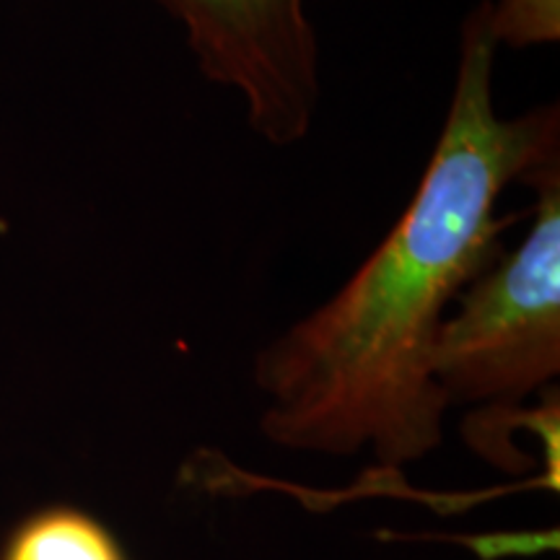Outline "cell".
<instances>
[{
    "label": "cell",
    "instance_id": "1",
    "mask_svg": "<svg viewBox=\"0 0 560 560\" xmlns=\"http://www.w3.org/2000/svg\"><path fill=\"white\" fill-rule=\"evenodd\" d=\"M490 0L470 13L450 112L410 206L332 299L257 355L262 433L296 452L371 450L387 470L431 454L446 405L433 342L446 306L499 257V200L558 161V107L501 117Z\"/></svg>",
    "mask_w": 560,
    "mask_h": 560
},
{
    "label": "cell",
    "instance_id": "2",
    "mask_svg": "<svg viewBox=\"0 0 560 560\" xmlns=\"http://www.w3.org/2000/svg\"><path fill=\"white\" fill-rule=\"evenodd\" d=\"M529 185L537 206L527 236L459 293L433 342L446 405L506 412L560 374V164Z\"/></svg>",
    "mask_w": 560,
    "mask_h": 560
},
{
    "label": "cell",
    "instance_id": "3",
    "mask_svg": "<svg viewBox=\"0 0 560 560\" xmlns=\"http://www.w3.org/2000/svg\"><path fill=\"white\" fill-rule=\"evenodd\" d=\"M185 26L208 81L247 104L249 125L272 145L310 136L319 104V45L304 0H159Z\"/></svg>",
    "mask_w": 560,
    "mask_h": 560
},
{
    "label": "cell",
    "instance_id": "4",
    "mask_svg": "<svg viewBox=\"0 0 560 560\" xmlns=\"http://www.w3.org/2000/svg\"><path fill=\"white\" fill-rule=\"evenodd\" d=\"M0 560H130L102 520L75 506H47L21 520Z\"/></svg>",
    "mask_w": 560,
    "mask_h": 560
},
{
    "label": "cell",
    "instance_id": "5",
    "mask_svg": "<svg viewBox=\"0 0 560 560\" xmlns=\"http://www.w3.org/2000/svg\"><path fill=\"white\" fill-rule=\"evenodd\" d=\"M495 42L514 47L545 45L560 34V0H495L490 3Z\"/></svg>",
    "mask_w": 560,
    "mask_h": 560
}]
</instances>
